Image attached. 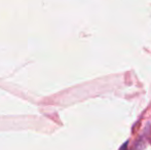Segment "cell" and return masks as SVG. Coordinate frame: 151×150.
Here are the masks:
<instances>
[{
  "label": "cell",
  "instance_id": "1",
  "mask_svg": "<svg viewBox=\"0 0 151 150\" xmlns=\"http://www.w3.org/2000/svg\"><path fill=\"white\" fill-rule=\"evenodd\" d=\"M121 150H127V144H124L122 146V148H121Z\"/></svg>",
  "mask_w": 151,
  "mask_h": 150
}]
</instances>
